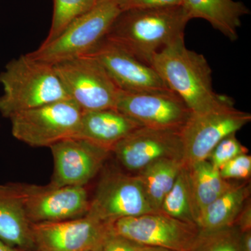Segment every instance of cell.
<instances>
[{"instance_id": "1", "label": "cell", "mask_w": 251, "mask_h": 251, "mask_svg": "<svg viewBox=\"0 0 251 251\" xmlns=\"http://www.w3.org/2000/svg\"><path fill=\"white\" fill-rule=\"evenodd\" d=\"M151 66L191 113H204L233 105L232 99L214 92L209 63L203 54L188 50L184 39L158 51L153 55Z\"/></svg>"}, {"instance_id": "2", "label": "cell", "mask_w": 251, "mask_h": 251, "mask_svg": "<svg viewBox=\"0 0 251 251\" xmlns=\"http://www.w3.org/2000/svg\"><path fill=\"white\" fill-rule=\"evenodd\" d=\"M189 21L182 6L126 10L116 18L105 40L151 66L158 51L184 39Z\"/></svg>"}, {"instance_id": "3", "label": "cell", "mask_w": 251, "mask_h": 251, "mask_svg": "<svg viewBox=\"0 0 251 251\" xmlns=\"http://www.w3.org/2000/svg\"><path fill=\"white\" fill-rule=\"evenodd\" d=\"M0 114L9 119L15 114L68 99L54 65L30 53L13 59L0 73Z\"/></svg>"}, {"instance_id": "4", "label": "cell", "mask_w": 251, "mask_h": 251, "mask_svg": "<svg viewBox=\"0 0 251 251\" xmlns=\"http://www.w3.org/2000/svg\"><path fill=\"white\" fill-rule=\"evenodd\" d=\"M121 12L115 0H99L93 9L75 20L57 37L30 54L52 65L90 54L105 39Z\"/></svg>"}, {"instance_id": "5", "label": "cell", "mask_w": 251, "mask_h": 251, "mask_svg": "<svg viewBox=\"0 0 251 251\" xmlns=\"http://www.w3.org/2000/svg\"><path fill=\"white\" fill-rule=\"evenodd\" d=\"M69 99L82 112L116 109L121 90L92 54L54 64Z\"/></svg>"}, {"instance_id": "6", "label": "cell", "mask_w": 251, "mask_h": 251, "mask_svg": "<svg viewBox=\"0 0 251 251\" xmlns=\"http://www.w3.org/2000/svg\"><path fill=\"white\" fill-rule=\"evenodd\" d=\"M82 112L69 99L19 112L9 119L11 134L33 148H50L75 136Z\"/></svg>"}, {"instance_id": "7", "label": "cell", "mask_w": 251, "mask_h": 251, "mask_svg": "<svg viewBox=\"0 0 251 251\" xmlns=\"http://www.w3.org/2000/svg\"><path fill=\"white\" fill-rule=\"evenodd\" d=\"M155 212L136 175L104 172L90 200L87 215L113 224L117 220Z\"/></svg>"}, {"instance_id": "8", "label": "cell", "mask_w": 251, "mask_h": 251, "mask_svg": "<svg viewBox=\"0 0 251 251\" xmlns=\"http://www.w3.org/2000/svg\"><path fill=\"white\" fill-rule=\"evenodd\" d=\"M251 121L249 112L237 110L233 105L204 113H191L180 131L184 166L207 159L221 140L237 133Z\"/></svg>"}, {"instance_id": "9", "label": "cell", "mask_w": 251, "mask_h": 251, "mask_svg": "<svg viewBox=\"0 0 251 251\" xmlns=\"http://www.w3.org/2000/svg\"><path fill=\"white\" fill-rule=\"evenodd\" d=\"M36 251H102L112 224L86 214L77 219L31 224Z\"/></svg>"}, {"instance_id": "10", "label": "cell", "mask_w": 251, "mask_h": 251, "mask_svg": "<svg viewBox=\"0 0 251 251\" xmlns=\"http://www.w3.org/2000/svg\"><path fill=\"white\" fill-rule=\"evenodd\" d=\"M115 234L145 246L188 251L200 232L197 225L188 224L161 212L124 218L112 224Z\"/></svg>"}, {"instance_id": "11", "label": "cell", "mask_w": 251, "mask_h": 251, "mask_svg": "<svg viewBox=\"0 0 251 251\" xmlns=\"http://www.w3.org/2000/svg\"><path fill=\"white\" fill-rule=\"evenodd\" d=\"M18 184L31 224L77 219L88 212L90 200L85 186Z\"/></svg>"}, {"instance_id": "12", "label": "cell", "mask_w": 251, "mask_h": 251, "mask_svg": "<svg viewBox=\"0 0 251 251\" xmlns=\"http://www.w3.org/2000/svg\"><path fill=\"white\" fill-rule=\"evenodd\" d=\"M116 109L142 127L181 130L191 115L179 96L171 90L122 91Z\"/></svg>"}, {"instance_id": "13", "label": "cell", "mask_w": 251, "mask_h": 251, "mask_svg": "<svg viewBox=\"0 0 251 251\" xmlns=\"http://www.w3.org/2000/svg\"><path fill=\"white\" fill-rule=\"evenodd\" d=\"M180 131L140 127L119 142L111 153L125 170L135 174L157 160L183 162Z\"/></svg>"}, {"instance_id": "14", "label": "cell", "mask_w": 251, "mask_h": 251, "mask_svg": "<svg viewBox=\"0 0 251 251\" xmlns=\"http://www.w3.org/2000/svg\"><path fill=\"white\" fill-rule=\"evenodd\" d=\"M54 161V186H86L103 169L111 151L82 139L63 140L50 147Z\"/></svg>"}, {"instance_id": "15", "label": "cell", "mask_w": 251, "mask_h": 251, "mask_svg": "<svg viewBox=\"0 0 251 251\" xmlns=\"http://www.w3.org/2000/svg\"><path fill=\"white\" fill-rule=\"evenodd\" d=\"M90 54L98 59L122 91L171 90L151 66L110 41L104 39Z\"/></svg>"}, {"instance_id": "16", "label": "cell", "mask_w": 251, "mask_h": 251, "mask_svg": "<svg viewBox=\"0 0 251 251\" xmlns=\"http://www.w3.org/2000/svg\"><path fill=\"white\" fill-rule=\"evenodd\" d=\"M0 239L23 251H35L18 183L0 184Z\"/></svg>"}, {"instance_id": "17", "label": "cell", "mask_w": 251, "mask_h": 251, "mask_svg": "<svg viewBox=\"0 0 251 251\" xmlns=\"http://www.w3.org/2000/svg\"><path fill=\"white\" fill-rule=\"evenodd\" d=\"M140 127L142 126L117 109L85 112H82L74 137L111 151L119 142Z\"/></svg>"}, {"instance_id": "18", "label": "cell", "mask_w": 251, "mask_h": 251, "mask_svg": "<svg viewBox=\"0 0 251 251\" xmlns=\"http://www.w3.org/2000/svg\"><path fill=\"white\" fill-rule=\"evenodd\" d=\"M189 20L201 18L231 41H237L243 16L250 14L244 3L234 0H183Z\"/></svg>"}, {"instance_id": "19", "label": "cell", "mask_w": 251, "mask_h": 251, "mask_svg": "<svg viewBox=\"0 0 251 251\" xmlns=\"http://www.w3.org/2000/svg\"><path fill=\"white\" fill-rule=\"evenodd\" d=\"M251 184L237 181L202 211L197 220L201 230H214L234 226L238 215L250 199Z\"/></svg>"}, {"instance_id": "20", "label": "cell", "mask_w": 251, "mask_h": 251, "mask_svg": "<svg viewBox=\"0 0 251 251\" xmlns=\"http://www.w3.org/2000/svg\"><path fill=\"white\" fill-rule=\"evenodd\" d=\"M183 166L182 161L163 158L152 162L135 174L155 212H160L163 200L173 188Z\"/></svg>"}, {"instance_id": "21", "label": "cell", "mask_w": 251, "mask_h": 251, "mask_svg": "<svg viewBox=\"0 0 251 251\" xmlns=\"http://www.w3.org/2000/svg\"><path fill=\"white\" fill-rule=\"evenodd\" d=\"M186 168L189 172L197 223L202 211L224 193L232 181L224 179L219 170L207 160L198 161Z\"/></svg>"}, {"instance_id": "22", "label": "cell", "mask_w": 251, "mask_h": 251, "mask_svg": "<svg viewBox=\"0 0 251 251\" xmlns=\"http://www.w3.org/2000/svg\"><path fill=\"white\" fill-rule=\"evenodd\" d=\"M160 212L174 219L196 225L189 172L184 166L162 203Z\"/></svg>"}, {"instance_id": "23", "label": "cell", "mask_w": 251, "mask_h": 251, "mask_svg": "<svg viewBox=\"0 0 251 251\" xmlns=\"http://www.w3.org/2000/svg\"><path fill=\"white\" fill-rule=\"evenodd\" d=\"M243 232L236 226L201 230L188 251H244Z\"/></svg>"}, {"instance_id": "24", "label": "cell", "mask_w": 251, "mask_h": 251, "mask_svg": "<svg viewBox=\"0 0 251 251\" xmlns=\"http://www.w3.org/2000/svg\"><path fill=\"white\" fill-rule=\"evenodd\" d=\"M99 0H54L53 16L49 34L41 44L57 37L75 20L88 12Z\"/></svg>"}, {"instance_id": "25", "label": "cell", "mask_w": 251, "mask_h": 251, "mask_svg": "<svg viewBox=\"0 0 251 251\" xmlns=\"http://www.w3.org/2000/svg\"><path fill=\"white\" fill-rule=\"evenodd\" d=\"M249 150L243 146L236 137V133H232L221 140L209 153L207 161L216 169L219 170L231 159L242 154L248 153Z\"/></svg>"}, {"instance_id": "26", "label": "cell", "mask_w": 251, "mask_h": 251, "mask_svg": "<svg viewBox=\"0 0 251 251\" xmlns=\"http://www.w3.org/2000/svg\"><path fill=\"white\" fill-rule=\"evenodd\" d=\"M224 179L247 181L251 175V156L248 153L238 155L219 170Z\"/></svg>"}, {"instance_id": "27", "label": "cell", "mask_w": 251, "mask_h": 251, "mask_svg": "<svg viewBox=\"0 0 251 251\" xmlns=\"http://www.w3.org/2000/svg\"><path fill=\"white\" fill-rule=\"evenodd\" d=\"M122 11L181 6L183 0H115Z\"/></svg>"}, {"instance_id": "28", "label": "cell", "mask_w": 251, "mask_h": 251, "mask_svg": "<svg viewBox=\"0 0 251 251\" xmlns=\"http://www.w3.org/2000/svg\"><path fill=\"white\" fill-rule=\"evenodd\" d=\"M145 246L113 233L107 239L102 251H140Z\"/></svg>"}, {"instance_id": "29", "label": "cell", "mask_w": 251, "mask_h": 251, "mask_svg": "<svg viewBox=\"0 0 251 251\" xmlns=\"http://www.w3.org/2000/svg\"><path fill=\"white\" fill-rule=\"evenodd\" d=\"M234 226H237L242 232L251 230V198L244 204L242 211L238 215Z\"/></svg>"}, {"instance_id": "30", "label": "cell", "mask_w": 251, "mask_h": 251, "mask_svg": "<svg viewBox=\"0 0 251 251\" xmlns=\"http://www.w3.org/2000/svg\"><path fill=\"white\" fill-rule=\"evenodd\" d=\"M242 244L244 251H251V230L243 232Z\"/></svg>"}, {"instance_id": "31", "label": "cell", "mask_w": 251, "mask_h": 251, "mask_svg": "<svg viewBox=\"0 0 251 251\" xmlns=\"http://www.w3.org/2000/svg\"><path fill=\"white\" fill-rule=\"evenodd\" d=\"M0 251H23L17 248L12 247L0 239Z\"/></svg>"}, {"instance_id": "32", "label": "cell", "mask_w": 251, "mask_h": 251, "mask_svg": "<svg viewBox=\"0 0 251 251\" xmlns=\"http://www.w3.org/2000/svg\"><path fill=\"white\" fill-rule=\"evenodd\" d=\"M140 251H175L165 248L156 247H144Z\"/></svg>"}, {"instance_id": "33", "label": "cell", "mask_w": 251, "mask_h": 251, "mask_svg": "<svg viewBox=\"0 0 251 251\" xmlns=\"http://www.w3.org/2000/svg\"></svg>"}]
</instances>
